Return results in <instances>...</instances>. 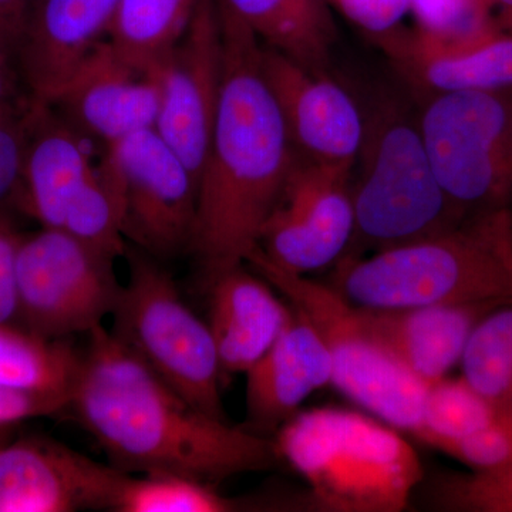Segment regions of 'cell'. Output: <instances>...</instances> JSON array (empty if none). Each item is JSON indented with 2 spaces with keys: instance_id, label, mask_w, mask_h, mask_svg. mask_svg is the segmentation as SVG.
I'll return each instance as SVG.
<instances>
[{
  "instance_id": "1",
  "label": "cell",
  "mask_w": 512,
  "mask_h": 512,
  "mask_svg": "<svg viewBox=\"0 0 512 512\" xmlns=\"http://www.w3.org/2000/svg\"><path fill=\"white\" fill-rule=\"evenodd\" d=\"M67 409L123 473L177 474L217 485L272 470L274 437L210 416L97 326L80 357Z\"/></svg>"
},
{
  "instance_id": "2",
  "label": "cell",
  "mask_w": 512,
  "mask_h": 512,
  "mask_svg": "<svg viewBox=\"0 0 512 512\" xmlns=\"http://www.w3.org/2000/svg\"><path fill=\"white\" fill-rule=\"evenodd\" d=\"M218 13L224 70L190 251L207 281L245 265L299 158L262 72V43L220 3Z\"/></svg>"
},
{
  "instance_id": "3",
  "label": "cell",
  "mask_w": 512,
  "mask_h": 512,
  "mask_svg": "<svg viewBox=\"0 0 512 512\" xmlns=\"http://www.w3.org/2000/svg\"><path fill=\"white\" fill-rule=\"evenodd\" d=\"M329 284L370 309L512 302V212H477L430 237L342 256Z\"/></svg>"
},
{
  "instance_id": "4",
  "label": "cell",
  "mask_w": 512,
  "mask_h": 512,
  "mask_svg": "<svg viewBox=\"0 0 512 512\" xmlns=\"http://www.w3.org/2000/svg\"><path fill=\"white\" fill-rule=\"evenodd\" d=\"M274 440L319 511L402 512L423 483V464L403 431L370 413L301 410Z\"/></svg>"
},
{
  "instance_id": "5",
  "label": "cell",
  "mask_w": 512,
  "mask_h": 512,
  "mask_svg": "<svg viewBox=\"0 0 512 512\" xmlns=\"http://www.w3.org/2000/svg\"><path fill=\"white\" fill-rule=\"evenodd\" d=\"M352 188L355 255L430 237L468 217L441 187L417 114L393 99L366 113Z\"/></svg>"
},
{
  "instance_id": "6",
  "label": "cell",
  "mask_w": 512,
  "mask_h": 512,
  "mask_svg": "<svg viewBox=\"0 0 512 512\" xmlns=\"http://www.w3.org/2000/svg\"><path fill=\"white\" fill-rule=\"evenodd\" d=\"M123 258L128 279L111 313V335L188 402L227 420L225 377L208 323L188 308L161 261L128 242Z\"/></svg>"
},
{
  "instance_id": "7",
  "label": "cell",
  "mask_w": 512,
  "mask_h": 512,
  "mask_svg": "<svg viewBox=\"0 0 512 512\" xmlns=\"http://www.w3.org/2000/svg\"><path fill=\"white\" fill-rule=\"evenodd\" d=\"M245 265L274 286L318 330L332 360V384L336 389L367 413L414 436L429 386L404 369L373 338L359 306L330 284L279 268L258 247Z\"/></svg>"
},
{
  "instance_id": "8",
  "label": "cell",
  "mask_w": 512,
  "mask_h": 512,
  "mask_svg": "<svg viewBox=\"0 0 512 512\" xmlns=\"http://www.w3.org/2000/svg\"><path fill=\"white\" fill-rule=\"evenodd\" d=\"M417 120L441 187L461 211L510 208L512 87L429 94Z\"/></svg>"
},
{
  "instance_id": "9",
  "label": "cell",
  "mask_w": 512,
  "mask_h": 512,
  "mask_svg": "<svg viewBox=\"0 0 512 512\" xmlns=\"http://www.w3.org/2000/svg\"><path fill=\"white\" fill-rule=\"evenodd\" d=\"M114 262L63 229L43 228L22 238L19 318L28 332L63 340L100 326L116 308L123 286L117 281Z\"/></svg>"
},
{
  "instance_id": "10",
  "label": "cell",
  "mask_w": 512,
  "mask_h": 512,
  "mask_svg": "<svg viewBox=\"0 0 512 512\" xmlns=\"http://www.w3.org/2000/svg\"><path fill=\"white\" fill-rule=\"evenodd\" d=\"M103 157L119 180L128 244L158 261L191 251L198 183L156 128L111 144Z\"/></svg>"
},
{
  "instance_id": "11",
  "label": "cell",
  "mask_w": 512,
  "mask_h": 512,
  "mask_svg": "<svg viewBox=\"0 0 512 512\" xmlns=\"http://www.w3.org/2000/svg\"><path fill=\"white\" fill-rule=\"evenodd\" d=\"M353 167L299 157L258 248L279 268L309 275L348 254L355 235Z\"/></svg>"
},
{
  "instance_id": "12",
  "label": "cell",
  "mask_w": 512,
  "mask_h": 512,
  "mask_svg": "<svg viewBox=\"0 0 512 512\" xmlns=\"http://www.w3.org/2000/svg\"><path fill=\"white\" fill-rule=\"evenodd\" d=\"M154 70L161 92L157 133L200 183L224 70L217 0H201L183 35Z\"/></svg>"
},
{
  "instance_id": "13",
  "label": "cell",
  "mask_w": 512,
  "mask_h": 512,
  "mask_svg": "<svg viewBox=\"0 0 512 512\" xmlns=\"http://www.w3.org/2000/svg\"><path fill=\"white\" fill-rule=\"evenodd\" d=\"M261 66L298 156L355 167L366 113L352 94L326 70L312 69L271 47L262 46Z\"/></svg>"
},
{
  "instance_id": "14",
  "label": "cell",
  "mask_w": 512,
  "mask_h": 512,
  "mask_svg": "<svg viewBox=\"0 0 512 512\" xmlns=\"http://www.w3.org/2000/svg\"><path fill=\"white\" fill-rule=\"evenodd\" d=\"M127 473L42 439L0 448V512L116 508Z\"/></svg>"
},
{
  "instance_id": "15",
  "label": "cell",
  "mask_w": 512,
  "mask_h": 512,
  "mask_svg": "<svg viewBox=\"0 0 512 512\" xmlns=\"http://www.w3.org/2000/svg\"><path fill=\"white\" fill-rule=\"evenodd\" d=\"M47 104L83 136L107 148L156 128L160 83L156 70L128 62L106 39Z\"/></svg>"
},
{
  "instance_id": "16",
  "label": "cell",
  "mask_w": 512,
  "mask_h": 512,
  "mask_svg": "<svg viewBox=\"0 0 512 512\" xmlns=\"http://www.w3.org/2000/svg\"><path fill=\"white\" fill-rule=\"evenodd\" d=\"M120 0H36L18 47L32 100L50 103L97 46L109 39Z\"/></svg>"
},
{
  "instance_id": "17",
  "label": "cell",
  "mask_w": 512,
  "mask_h": 512,
  "mask_svg": "<svg viewBox=\"0 0 512 512\" xmlns=\"http://www.w3.org/2000/svg\"><path fill=\"white\" fill-rule=\"evenodd\" d=\"M377 43L423 96L512 87V26L500 20L467 42L441 43L416 28H402Z\"/></svg>"
},
{
  "instance_id": "18",
  "label": "cell",
  "mask_w": 512,
  "mask_h": 512,
  "mask_svg": "<svg viewBox=\"0 0 512 512\" xmlns=\"http://www.w3.org/2000/svg\"><path fill=\"white\" fill-rule=\"evenodd\" d=\"M245 376L247 429L274 437L313 393L332 384V360L315 326L291 306L284 329Z\"/></svg>"
},
{
  "instance_id": "19",
  "label": "cell",
  "mask_w": 512,
  "mask_h": 512,
  "mask_svg": "<svg viewBox=\"0 0 512 512\" xmlns=\"http://www.w3.org/2000/svg\"><path fill=\"white\" fill-rule=\"evenodd\" d=\"M500 303L370 309L360 316L373 338L414 377L430 386L460 365L471 330Z\"/></svg>"
},
{
  "instance_id": "20",
  "label": "cell",
  "mask_w": 512,
  "mask_h": 512,
  "mask_svg": "<svg viewBox=\"0 0 512 512\" xmlns=\"http://www.w3.org/2000/svg\"><path fill=\"white\" fill-rule=\"evenodd\" d=\"M93 144L50 104L33 101L26 114L23 211L43 228H62L70 201L96 171Z\"/></svg>"
},
{
  "instance_id": "21",
  "label": "cell",
  "mask_w": 512,
  "mask_h": 512,
  "mask_svg": "<svg viewBox=\"0 0 512 512\" xmlns=\"http://www.w3.org/2000/svg\"><path fill=\"white\" fill-rule=\"evenodd\" d=\"M208 284V328L222 375L245 373L282 332L291 306L262 276L245 265L214 276Z\"/></svg>"
},
{
  "instance_id": "22",
  "label": "cell",
  "mask_w": 512,
  "mask_h": 512,
  "mask_svg": "<svg viewBox=\"0 0 512 512\" xmlns=\"http://www.w3.org/2000/svg\"><path fill=\"white\" fill-rule=\"evenodd\" d=\"M229 15L271 47L296 62L326 70L336 40L326 0H218Z\"/></svg>"
},
{
  "instance_id": "23",
  "label": "cell",
  "mask_w": 512,
  "mask_h": 512,
  "mask_svg": "<svg viewBox=\"0 0 512 512\" xmlns=\"http://www.w3.org/2000/svg\"><path fill=\"white\" fill-rule=\"evenodd\" d=\"M82 352L64 340L0 325V386L69 399Z\"/></svg>"
},
{
  "instance_id": "24",
  "label": "cell",
  "mask_w": 512,
  "mask_h": 512,
  "mask_svg": "<svg viewBox=\"0 0 512 512\" xmlns=\"http://www.w3.org/2000/svg\"><path fill=\"white\" fill-rule=\"evenodd\" d=\"M201 0H120L110 42L128 62L154 70L177 43Z\"/></svg>"
},
{
  "instance_id": "25",
  "label": "cell",
  "mask_w": 512,
  "mask_h": 512,
  "mask_svg": "<svg viewBox=\"0 0 512 512\" xmlns=\"http://www.w3.org/2000/svg\"><path fill=\"white\" fill-rule=\"evenodd\" d=\"M124 200L119 180L101 157L92 177L80 187L64 214L62 228L77 241L117 259L126 252Z\"/></svg>"
},
{
  "instance_id": "26",
  "label": "cell",
  "mask_w": 512,
  "mask_h": 512,
  "mask_svg": "<svg viewBox=\"0 0 512 512\" xmlns=\"http://www.w3.org/2000/svg\"><path fill=\"white\" fill-rule=\"evenodd\" d=\"M512 407L491 402L463 379L444 377L430 384L414 437L443 450L447 444L487 429Z\"/></svg>"
},
{
  "instance_id": "27",
  "label": "cell",
  "mask_w": 512,
  "mask_h": 512,
  "mask_svg": "<svg viewBox=\"0 0 512 512\" xmlns=\"http://www.w3.org/2000/svg\"><path fill=\"white\" fill-rule=\"evenodd\" d=\"M458 366L476 392L512 407V302L494 306L478 320Z\"/></svg>"
},
{
  "instance_id": "28",
  "label": "cell",
  "mask_w": 512,
  "mask_h": 512,
  "mask_svg": "<svg viewBox=\"0 0 512 512\" xmlns=\"http://www.w3.org/2000/svg\"><path fill=\"white\" fill-rule=\"evenodd\" d=\"M239 510L217 487L177 474L128 476L117 498V512H228Z\"/></svg>"
},
{
  "instance_id": "29",
  "label": "cell",
  "mask_w": 512,
  "mask_h": 512,
  "mask_svg": "<svg viewBox=\"0 0 512 512\" xmlns=\"http://www.w3.org/2000/svg\"><path fill=\"white\" fill-rule=\"evenodd\" d=\"M416 29L441 43L476 39L498 23L483 0H409Z\"/></svg>"
},
{
  "instance_id": "30",
  "label": "cell",
  "mask_w": 512,
  "mask_h": 512,
  "mask_svg": "<svg viewBox=\"0 0 512 512\" xmlns=\"http://www.w3.org/2000/svg\"><path fill=\"white\" fill-rule=\"evenodd\" d=\"M446 511L512 512V467L487 473L446 474L431 491Z\"/></svg>"
},
{
  "instance_id": "31",
  "label": "cell",
  "mask_w": 512,
  "mask_h": 512,
  "mask_svg": "<svg viewBox=\"0 0 512 512\" xmlns=\"http://www.w3.org/2000/svg\"><path fill=\"white\" fill-rule=\"evenodd\" d=\"M28 111H0V221H9L16 208L23 210Z\"/></svg>"
},
{
  "instance_id": "32",
  "label": "cell",
  "mask_w": 512,
  "mask_h": 512,
  "mask_svg": "<svg viewBox=\"0 0 512 512\" xmlns=\"http://www.w3.org/2000/svg\"><path fill=\"white\" fill-rule=\"evenodd\" d=\"M474 473L512 467V409L487 429L453 441L441 450Z\"/></svg>"
},
{
  "instance_id": "33",
  "label": "cell",
  "mask_w": 512,
  "mask_h": 512,
  "mask_svg": "<svg viewBox=\"0 0 512 512\" xmlns=\"http://www.w3.org/2000/svg\"><path fill=\"white\" fill-rule=\"evenodd\" d=\"M350 23L376 40L402 29L409 0H329Z\"/></svg>"
},
{
  "instance_id": "34",
  "label": "cell",
  "mask_w": 512,
  "mask_h": 512,
  "mask_svg": "<svg viewBox=\"0 0 512 512\" xmlns=\"http://www.w3.org/2000/svg\"><path fill=\"white\" fill-rule=\"evenodd\" d=\"M22 237L10 221H0V325L19 316L18 252Z\"/></svg>"
},
{
  "instance_id": "35",
  "label": "cell",
  "mask_w": 512,
  "mask_h": 512,
  "mask_svg": "<svg viewBox=\"0 0 512 512\" xmlns=\"http://www.w3.org/2000/svg\"><path fill=\"white\" fill-rule=\"evenodd\" d=\"M67 406L69 399L66 397L0 386V427L32 417L49 416Z\"/></svg>"
},
{
  "instance_id": "36",
  "label": "cell",
  "mask_w": 512,
  "mask_h": 512,
  "mask_svg": "<svg viewBox=\"0 0 512 512\" xmlns=\"http://www.w3.org/2000/svg\"><path fill=\"white\" fill-rule=\"evenodd\" d=\"M33 101L23 83L15 47L0 35V111L22 113Z\"/></svg>"
},
{
  "instance_id": "37",
  "label": "cell",
  "mask_w": 512,
  "mask_h": 512,
  "mask_svg": "<svg viewBox=\"0 0 512 512\" xmlns=\"http://www.w3.org/2000/svg\"><path fill=\"white\" fill-rule=\"evenodd\" d=\"M35 3L36 0H0V35L15 47L16 56Z\"/></svg>"
},
{
  "instance_id": "38",
  "label": "cell",
  "mask_w": 512,
  "mask_h": 512,
  "mask_svg": "<svg viewBox=\"0 0 512 512\" xmlns=\"http://www.w3.org/2000/svg\"><path fill=\"white\" fill-rule=\"evenodd\" d=\"M505 26H512V0H483Z\"/></svg>"
}]
</instances>
